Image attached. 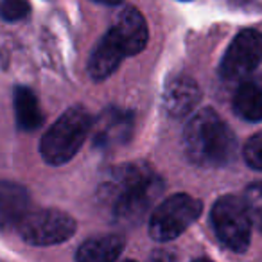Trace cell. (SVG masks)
<instances>
[{"label": "cell", "mask_w": 262, "mask_h": 262, "mask_svg": "<svg viewBox=\"0 0 262 262\" xmlns=\"http://www.w3.org/2000/svg\"><path fill=\"white\" fill-rule=\"evenodd\" d=\"M164 192V180L146 162L115 167L99 185L97 196L119 225H137Z\"/></svg>", "instance_id": "obj_1"}, {"label": "cell", "mask_w": 262, "mask_h": 262, "mask_svg": "<svg viewBox=\"0 0 262 262\" xmlns=\"http://www.w3.org/2000/svg\"><path fill=\"white\" fill-rule=\"evenodd\" d=\"M183 147L190 162L201 167H223L235 157L237 139L217 112L203 108L190 117L183 131Z\"/></svg>", "instance_id": "obj_2"}, {"label": "cell", "mask_w": 262, "mask_h": 262, "mask_svg": "<svg viewBox=\"0 0 262 262\" xmlns=\"http://www.w3.org/2000/svg\"><path fill=\"white\" fill-rule=\"evenodd\" d=\"M92 127L94 120L86 108H69L41 137V158L49 165H63L70 162L84 144Z\"/></svg>", "instance_id": "obj_3"}, {"label": "cell", "mask_w": 262, "mask_h": 262, "mask_svg": "<svg viewBox=\"0 0 262 262\" xmlns=\"http://www.w3.org/2000/svg\"><path fill=\"white\" fill-rule=\"evenodd\" d=\"M210 221L217 239L228 250L235 251V253H243L248 250L253 221H251L244 200L232 196V194L219 198L212 207Z\"/></svg>", "instance_id": "obj_4"}, {"label": "cell", "mask_w": 262, "mask_h": 262, "mask_svg": "<svg viewBox=\"0 0 262 262\" xmlns=\"http://www.w3.org/2000/svg\"><path fill=\"white\" fill-rule=\"evenodd\" d=\"M203 205L189 194H172L153 210L149 217V235L157 243H169L180 237L201 215Z\"/></svg>", "instance_id": "obj_5"}, {"label": "cell", "mask_w": 262, "mask_h": 262, "mask_svg": "<svg viewBox=\"0 0 262 262\" xmlns=\"http://www.w3.org/2000/svg\"><path fill=\"white\" fill-rule=\"evenodd\" d=\"M72 215L58 208H34L18 225V233L33 246H54L69 241L76 233Z\"/></svg>", "instance_id": "obj_6"}, {"label": "cell", "mask_w": 262, "mask_h": 262, "mask_svg": "<svg viewBox=\"0 0 262 262\" xmlns=\"http://www.w3.org/2000/svg\"><path fill=\"white\" fill-rule=\"evenodd\" d=\"M262 63V33L257 29H244L233 38L219 65L223 79H241L253 72Z\"/></svg>", "instance_id": "obj_7"}, {"label": "cell", "mask_w": 262, "mask_h": 262, "mask_svg": "<svg viewBox=\"0 0 262 262\" xmlns=\"http://www.w3.org/2000/svg\"><path fill=\"white\" fill-rule=\"evenodd\" d=\"M127 56L126 47L120 41L119 34L115 33V29H108V33L101 38V41L97 43V47L94 49L88 61V74L92 76V79L102 81L106 77H110L117 69H119L120 61Z\"/></svg>", "instance_id": "obj_8"}, {"label": "cell", "mask_w": 262, "mask_h": 262, "mask_svg": "<svg viewBox=\"0 0 262 262\" xmlns=\"http://www.w3.org/2000/svg\"><path fill=\"white\" fill-rule=\"evenodd\" d=\"M200 88L189 76H176L167 83L164 92V108L169 117L185 119L200 102Z\"/></svg>", "instance_id": "obj_9"}, {"label": "cell", "mask_w": 262, "mask_h": 262, "mask_svg": "<svg viewBox=\"0 0 262 262\" xmlns=\"http://www.w3.org/2000/svg\"><path fill=\"white\" fill-rule=\"evenodd\" d=\"M113 29L119 34L124 47H126L127 56H135L146 49L149 31H147L146 18H144V15L137 8L126 6L119 13V16H117Z\"/></svg>", "instance_id": "obj_10"}, {"label": "cell", "mask_w": 262, "mask_h": 262, "mask_svg": "<svg viewBox=\"0 0 262 262\" xmlns=\"http://www.w3.org/2000/svg\"><path fill=\"white\" fill-rule=\"evenodd\" d=\"M131 135V115L117 108H110L99 119L95 126V147H113L124 144Z\"/></svg>", "instance_id": "obj_11"}, {"label": "cell", "mask_w": 262, "mask_h": 262, "mask_svg": "<svg viewBox=\"0 0 262 262\" xmlns=\"http://www.w3.org/2000/svg\"><path fill=\"white\" fill-rule=\"evenodd\" d=\"M126 246L120 233H102L81 243L76 251V262H117Z\"/></svg>", "instance_id": "obj_12"}, {"label": "cell", "mask_w": 262, "mask_h": 262, "mask_svg": "<svg viewBox=\"0 0 262 262\" xmlns=\"http://www.w3.org/2000/svg\"><path fill=\"white\" fill-rule=\"evenodd\" d=\"M13 104H15L16 126L20 131H36L43 124L40 102L31 88L16 86L13 92Z\"/></svg>", "instance_id": "obj_13"}, {"label": "cell", "mask_w": 262, "mask_h": 262, "mask_svg": "<svg viewBox=\"0 0 262 262\" xmlns=\"http://www.w3.org/2000/svg\"><path fill=\"white\" fill-rule=\"evenodd\" d=\"M29 194L22 185L13 182L2 183V225L4 228L18 226L27 215Z\"/></svg>", "instance_id": "obj_14"}, {"label": "cell", "mask_w": 262, "mask_h": 262, "mask_svg": "<svg viewBox=\"0 0 262 262\" xmlns=\"http://www.w3.org/2000/svg\"><path fill=\"white\" fill-rule=\"evenodd\" d=\"M232 108L239 119L246 122L262 120V86L255 81H244L233 94Z\"/></svg>", "instance_id": "obj_15"}, {"label": "cell", "mask_w": 262, "mask_h": 262, "mask_svg": "<svg viewBox=\"0 0 262 262\" xmlns=\"http://www.w3.org/2000/svg\"><path fill=\"white\" fill-rule=\"evenodd\" d=\"M244 203L248 207V212L251 215L253 226H257L262 232V180L260 182H253L244 192Z\"/></svg>", "instance_id": "obj_16"}, {"label": "cell", "mask_w": 262, "mask_h": 262, "mask_svg": "<svg viewBox=\"0 0 262 262\" xmlns=\"http://www.w3.org/2000/svg\"><path fill=\"white\" fill-rule=\"evenodd\" d=\"M244 162L250 165L251 169L262 172V131L251 135L244 144Z\"/></svg>", "instance_id": "obj_17"}, {"label": "cell", "mask_w": 262, "mask_h": 262, "mask_svg": "<svg viewBox=\"0 0 262 262\" xmlns=\"http://www.w3.org/2000/svg\"><path fill=\"white\" fill-rule=\"evenodd\" d=\"M29 9V4L22 0H6L2 4V16L8 22H18V20L26 18Z\"/></svg>", "instance_id": "obj_18"}, {"label": "cell", "mask_w": 262, "mask_h": 262, "mask_svg": "<svg viewBox=\"0 0 262 262\" xmlns=\"http://www.w3.org/2000/svg\"><path fill=\"white\" fill-rule=\"evenodd\" d=\"M149 262H174V255L167 250H157L151 253Z\"/></svg>", "instance_id": "obj_19"}, {"label": "cell", "mask_w": 262, "mask_h": 262, "mask_svg": "<svg viewBox=\"0 0 262 262\" xmlns=\"http://www.w3.org/2000/svg\"><path fill=\"white\" fill-rule=\"evenodd\" d=\"M192 262H212V260H208V258H196V260H192Z\"/></svg>", "instance_id": "obj_20"}, {"label": "cell", "mask_w": 262, "mask_h": 262, "mask_svg": "<svg viewBox=\"0 0 262 262\" xmlns=\"http://www.w3.org/2000/svg\"><path fill=\"white\" fill-rule=\"evenodd\" d=\"M122 262H137V260H131V258H127V260H122Z\"/></svg>", "instance_id": "obj_21"}]
</instances>
